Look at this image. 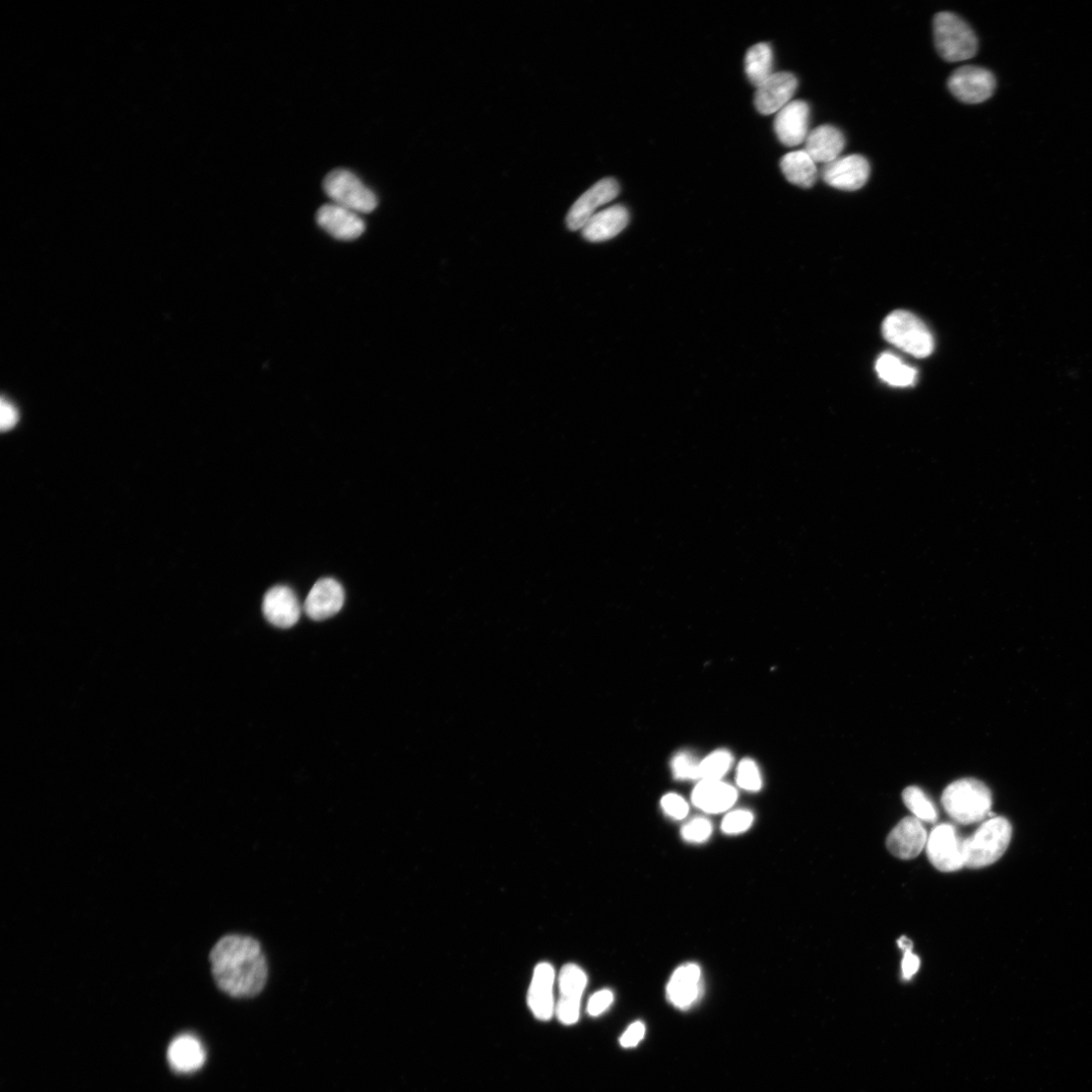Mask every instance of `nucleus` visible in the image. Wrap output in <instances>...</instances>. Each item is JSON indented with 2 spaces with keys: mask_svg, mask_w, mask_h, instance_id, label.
Segmentation results:
<instances>
[{
  "mask_svg": "<svg viewBox=\"0 0 1092 1092\" xmlns=\"http://www.w3.org/2000/svg\"><path fill=\"white\" fill-rule=\"evenodd\" d=\"M345 601L344 589L332 577L319 580L311 589L305 604L306 614L315 621L327 620L336 615Z\"/></svg>",
  "mask_w": 1092,
  "mask_h": 1092,
  "instance_id": "13",
  "label": "nucleus"
},
{
  "mask_svg": "<svg viewBox=\"0 0 1092 1092\" xmlns=\"http://www.w3.org/2000/svg\"><path fill=\"white\" fill-rule=\"evenodd\" d=\"M324 188L333 204L357 214H367L377 207V198L354 173L335 169L325 179Z\"/></svg>",
  "mask_w": 1092,
  "mask_h": 1092,
  "instance_id": "6",
  "label": "nucleus"
},
{
  "mask_svg": "<svg viewBox=\"0 0 1092 1092\" xmlns=\"http://www.w3.org/2000/svg\"><path fill=\"white\" fill-rule=\"evenodd\" d=\"M737 798V790L721 780H702L692 794L694 805L708 813L730 809Z\"/></svg>",
  "mask_w": 1092,
  "mask_h": 1092,
  "instance_id": "23",
  "label": "nucleus"
},
{
  "mask_svg": "<svg viewBox=\"0 0 1092 1092\" xmlns=\"http://www.w3.org/2000/svg\"><path fill=\"white\" fill-rule=\"evenodd\" d=\"M884 338L897 348L919 358L930 356L935 348L934 337L923 321L908 311L888 315L882 326Z\"/></svg>",
  "mask_w": 1092,
  "mask_h": 1092,
  "instance_id": "4",
  "label": "nucleus"
},
{
  "mask_svg": "<svg viewBox=\"0 0 1092 1092\" xmlns=\"http://www.w3.org/2000/svg\"><path fill=\"white\" fill-rule=\"evenodd\" d=\"M209 962L217 987L231 997H254L267 984V957L260 942L249 936H223L212 947Z\"/></svg>",
  "mask_w": 1092,
  "mask_h": 1092,
  "instance_id": "1",
  "label": "nucleus"
},
{
  "mask_svg": "<svg viewBox=\"0 0 1092 1092\" xmlns=\"http://www.w3.org/2000/svg\"><path fill=\"white\" fill-rule=\"evenodd\" d=\"M738 785L747 791H759L762 788V777L756 763L752 760H744L739 764L737 774Z\"/></svg>",
  "mask_w": 1092,
  "mask_h": 1092,
  "instance_id": "29",
  "label": "nucleus"
},
{
  "mask_svg": "<svg viewBox=\"0 0 1092 1092\" xmlns=\"http://www.w3.org/2000/svg\"><path fill=\"white\" fill-rule=\"evenodd\" d=\"M745 66L749 81L759 88L774 74L772 48L766 43L751 47L746 55Z\"/></svg>",
  "mask_w": 1092,
  "mask_h": 1092,
  "instance_id": "25",
  "label": "nucleus"
},
{
  "mask_svg": "<svg viewBox=\"0 0 1092 1092\" xmlns=\"http://www.w3.org/2000/svg\"><path fill=\"white\" fill-rule=\"evenodd\" d=\"M876 371L879 377L892 387H910L915 384L918 377L917 369L891 353H883L877 359Z\"/></svg>",
  "mask_w": 1092,
  "mask_h": 1092,
  "instance_id": "26",
  "label": "nucleus"
},
{
  "mask_svg": "<svg viewBox=\"0 0 1092 1092\" xmlns=\"http://www.w3.org/2000/svg\"><path fill=\"white\" fill-rule=\"evenodd\" d=\"M0 410H2V417H0V421L2 422L0 423H2L3 431L14 428L19 421V413L16 407L3 399Z\"/></svg>",
  "mask_w": 1092,
  "mask_h": 1092,
  "instance_id": "37",
  "label": "nucleus"
},
{
  "mask_svg": "<svg viewBox=\"0 0 1092 1092\" xmlns=\"http://www.w3.org/2000/svg\"><path fill=\"white\" fill-rule=\"evenodd\" d=\"M664 811L673 818L683 819L689 813V805L679 795L670 793L663 797L661 801Z\"/></svg>",
  "mask_w": 1092,
  "mask_h": 1092,
  "instance_id": "33",
  "label": "nucleus"
},
{
  "mask_svg": "<svg viewBox=\"0 0 1092 1092\" xmlns=\"http://www.w3.org/2000/svg\"><path fill=\"white\" fill-rule=\"evenodd\" d=\"M903 798L907 807L922 822L933 823L937 821V807L921 788L917 786L908 787L903 793Z\"/></svg>",
  "mask_w": 1092,
  "mask_h": 1092,
  "instance_id": "27",
  "label": "nucleus"
},
{
  "mask_svg": "<svg viewBox=\"0 0 1092 1092\" xmlns=\"http://www.w3.org/2000/svg\"><path fill=\"white\" fill-rule=\"evenodd\" d=\"M646 1035V1025L644 1022L635 1021L632 1023L624 1034L620 1038V1044L623 1048H633L637 1046Z\"/></svg>",
  "mask_w": 1092,
  "mask_h": 1092,
  "instance_id": "35",
  "label": "nucleus"
},
{
  "mask_svg": "<svg viewBox=\"0 0 1092 1092\" xmlns=\"http://www.w3.org/2000/svg\"><path fill=\"white\" fill-rule=\"evenodd\" d=\"M754 821L750 811L737 810L729 813L723 820L722 828L726 833L736 834L748 830Z\"/></svg>",
  "mask_w": 1092,
  "mask_h": 1092,
  "instance_id": "32",
  "label": "nucleus"
},
{
  "mask_svg": "<svg viewBox=\"0 0 1092 1092\" xmlns=\"http://www.w3.org/2000/svg\"><path fill=\"white\" fill-rule=\"evenodd\" d=\"M316 218L321 228L341 241L355 240L365 230V224L357 213L336 204L321 207Z\"/></svg>",
  "mask_w": 1092,
  "mask_h": 1092,
  "instance_id": "16",
  "label": "nucleus"
},
{
  "mask_svg": "<svg viewBox=\"0 0 1092 1092\" xmlns=\"http://www.w3.org/2000/svg\"><path fill=\"white\" fill-rule=\"evenodd\" d=\"M167 1059L170 1067L177 1073H192L203 1067L206 1062V1050L195 1036L184 1034L176 1037L169 1045Z\"/></svg>",
  "mask_w": 1092,
  "mask_h": 1092,
  "instance_id": "20",
  "label": "nucleus"
},
{
  "mask_svg": "<svg viewBox=\"0 0 1092 1092\" xmlns=\"http://www.w3.org/2000/svg\"><path fill=\"white\" fill-rule=\"evenodd\" d=\"M809 106L803 101H792L777 112L774 130L779 141L788 147L805 142L809 132Z\"/></svg>",
  "mask_w": 1092,
  "mask_h": 1092,
  "instance_id": "15",
  "label": "nucleus"
},
{
  "mask_svg": "<svg viewBox=\"0 0 1092 1092\" xmlns=\"http://www.w3.org/2000/svg\"><path fill=\"white\" fill-rule=\"evenodd\" d=\"M263 611L270 623L291 628L300 619L301 605L295 592L287 586H276L264 598Z\"/></svg>",
  "mask_w": 1092,
  "mask_h": 1092,
  "instance_id": "17",
  "label": "nucleus"
},
{
  "mask_svg": "<svg viewBox=\"0 0 1092 1092\" xmlns=\"http://www.w3.org/2000/svg\"><path fill=\"white\" fill-rule=\"evenodd\" d=\"M628 222L627 209L616 205L596 213L582 229V233L589 242H605L619 235Z\"/></svg>",
  "mask_w": 1092,
  "mask_h": 1092,
  "instance_id": "22",
  "label": "nucleus"
},
{
  "mask_svg": "<svg viewBox=\"0 0 1092 1092\" xmlns=\"http://www.w3.org/2000/svg\"><path fill=\"white\" fill-rule=\"evenodd\" d=\"M1012 837V826L1002 816L985 821L966 839V867L982 869L997 862L1006 852Z\"/></svg>",
  "mask_w": 1092,
  "mask_h": 1092,
  "instance_id": "3",
  "label": "nucleus"
},
{
  "mask_svg": "<svg viewBox=\"0 0 1092 1092\" xmlns=\"http://www.w3.org/2000/svg\"><path fill=\"white\" fill-rule=\"evenodd\" d=\"M928 833L923 822L917 817H906L889 833L887 848L889 852L903 860L917 858L927 846Z\"/></svg>",
  "mask_w": 1092,
  "mask_h": 1092,
  "instance_id": "12",
  "label": "nucleus"
},
{
  "mask_svg": "<svg viewBox=\"0 0 1092 1092\" xmlns=\"http://www.w3.org/2000/svg\"><path fill=\"white\" fill-rule=\"evenodd\" d=\"M701 994V971L696 965L679 968L667 986L670 1002L680 1009L690 1008Z\"/></svg>",
  "mask_w": 1092,
  "mask_h": 1092,
  "instance_id": "21",
  "label": "nucleus"
},
{
  "mask_svg": "<svg viewBox=\"0 0 1092 1092\" xmlns=\"http://www.w3.org/2000/svg\"><path fill=\"white\" fill-rule=\"evenodd\" d=\"M619 194V184L613 178H604L594 184L577 199L566 216L569 230H582L596 211L612 202Z\"/></svg>",
  "mask_w": 1092,
  "mask_h": 1092,
  "instance_id": "10",
  "label": "nucleus"
},
{
  "mask_svg": "<svg viewBox=\"0 0 1092 1092\" xmlns=\"http://www.w3.org/2000/svg\"><path fill=\"white\" fill-rule=\"evenodd\" d=\"M780 167L786 179L799 187L810 188L816 181V163L805 150L786 154L780 161Z\"/></svg>",
  "mask_w": 1092,
  "mask_h": 1092,
  "instance_id": "24",
  "label": "nucleus"
},
{
  "mask_svg": "<svg viewBox=\"0 0 1092 1092\" xmlns=\"http://www.w3.org/2000/svg\"><path fill=\"white\" fill-rule=\"evenodd\" d=\"M614 1001V994L608 989L596 992L589 1000L587 1011L592 1016L605 1012Z\"/></svg>",
  "mask_w": 1092,
  "mask_h": 1092,
  "instance_id": "34",
  "label": "nucleus"
},
{
  "mask_svg": "<svg viewBox=\"0 0 1092 1092\" xmlns=\"http://www.w3.org/2000/svg\"><path fill=\"white\" fill-rule=\"evenodd\" d=\"M931 863L942 872H955L966 867V839L949 823L936 826L927 842Z\"/></svg>",
  "mask_w": 1092,
  "mask_h": 1092,
  "instance_id": "7",
  "label": "nucleus"
},
{
  "mask_svg": "<svg viewBox=\"0 0 1092 1092\" xmlns=\"http://www.w3.org/2000/svg\"><path fill=\"white\" fill-rule=\"evenodd\" d=\"M870 176L868 160L861 155L840 157L823 167L822 178L829 186L855 191L862 188Z\"/></svg>",
  "mask_w": 1092,
  "mask_h": 1092,
  "instance_id": "11",
  "label": "nucleus"
},
{
  "mask_svg": "<svg viewBox=\"0 0 1092 1092\" xmlns=\"http://www.w3.org/2000/svg\"><path fill=\"white\" fill-rule=\"evenodd\" d=\"M588 983L583 970L574 965L562 968L559 974L560 997L556 1005V1014L560 1022L570 1025L579 1020L582 995Z\"/></svg>",
  "mask_w": 1092,
  "mask_h": 1092,
  "instance_id": "9",
  "label": "nucleus"
},
{
  "mask_svg": "<svg viewBox=\"0 0 1092 1092\" xmlns=\"http://www.w3.org/2000/svg\"><path fill=\"white\" fill-rule=\"evenodd\" d=\"M936 48L948 62L973 58L979 49L978 38L971 26L952 13H940L934 20Z\"/></svg>",
  "mask_w": 1092,
  "mask_h": 1092,
  "instance_id": "5",
  "label": "nucleus"
},
{
  "mask_svg": "<svg viewBox=\"0 0 1092 1092\" xmlns=\"http://www.w3.org/2000/svg\"><path fill=\"white\" fill-rule=\"evenodd\" d=\"M712 822L705 818H696L687 823L682 829L683 838L692 843H702L712 836Z\"/></svg>",
  "mask_w": 1092,
  "mask_h": 1092,
  "instance_id": "31",
  "label": "nucleus"
},
{
  "mask_svg": "<svg viewBox=\"0 0 1092 1092\" xmlns=\"http://www.w3.org/2000/svg\"><path fill=\"white\" fill-rule=\"evenodd\" d=\"M798 81L790 73L773 74L757 88L755 106L758 111L767 115L780 111L791 103L797 90Z\"/></svg>",
  "mask_w": 1092,
  "mask_h": 1092,
  "instance_id": "14",
  "label": "nucleus"
},
{
  "mask_svg": "<svg viewBox=\"0 0 1092 1092\" xmlns=\"http://www.w3.org/2000/svg\"><path fill=\"white\" fill-rule=\"evenodd\" d=\"M921 967L920 958L913 953V948L904 950L903 959V977L906 981H910L917 975Z\"/></svg>",
  "mask_w": 1092,
  "mask_h": 1092,
  "instance_id": "36",
  "label": "nucleus"
},
{
  "mask_svg": "<svg viewBox=\"0 0 1092 1092\" xmlns=\"http://www.w3.org/2000/svg\"><path fill=\"white\" fill-rule=\"evenodd\" d=\"M554 970L548 963H541L536 968L529 991V1004L534 1014L541 1020H548L554 1011Z\"/></svg>",
  "mask_w": 1092,
  "mask_h": 1092,
  "instance_id": "19",
  "label": "nucleus"
},
{
  "mask_svg": "<svg viewBox=\"0 0 1092 1092\" xmlns=\"http://www.w3.org/2000/svg\"><path fill=\"white\" fill-rule=\"evenodd\" d=\"M942 804L958 823L973 824L989 815L992 795L983 782L966 778L951 783L944 790Z\"/></svg>",
  "mask_w": 1092,
  "mask_h": 1092,
  "instance_id": "2",
  "label": "nucleus"
},
{
  "mask_svg": "<svg viewBox=\"0 0 1092 1092\" xmlns=\"http://www.w3.org/2000/svg\"><path fill=\"white\" fill-rule=\"evenodd\" d=\"M948 87L959 101L975 105L982 104L993 96L996 82L993 75L985 69L965 67L953 73Z\"/></svg>",
  "mask_w": 1092,
  "mask_h": 1092,
  "instance_id": "8",
  "label": "nucleus"
},
{
  "mask_svg": "<svg viewBox=\"0 0 1092 1092\" xmlns=\"http://www.w3.org/2000/svg\"><path fill=\"white\" fill-rule=\"evenodd\" d=\"M699 764L696 759L688 753L678 754L672 762V768L676 778L680 780H693L699 778Z\"/></svg>",
  "mask_w": 1092,
  "mask_h": 1092,
  "instance_id": "30",
  "label": "nucleus"
},
{
  "mask_svg": "<svg viewBox=\"0 0 1092 1092\" xmlns=\"http://www.w3.org/2000/svg\"><path fill=\"white\" fill-rule=\"evenodd\" d=\"M846 145L843 133L836 126L823 124L811 131L805 141V151L815 163L828 164L840 158Z\"/></svg>",
  "mask_w": 1092,
  "mask_h": 1092,
  "instance_id": "18",
  "label": "nucleus"
},
{
  "mask_svg": "<svg viewBox=\"0 0 1092 1092\" xmlns=\"http://www.w3.org/2000/svg\"><path fill=\"white\" fill-rule=\"evenodd\" d=\"M733 757L727 751H718L705 758L699 764L701 780H721L733 764Z\"/></svg>",
  "mask_w": 1092,
  "mask_h": 1092,
  "instance_id": "28",
  "label": "nucleus"
}]
</instances>
